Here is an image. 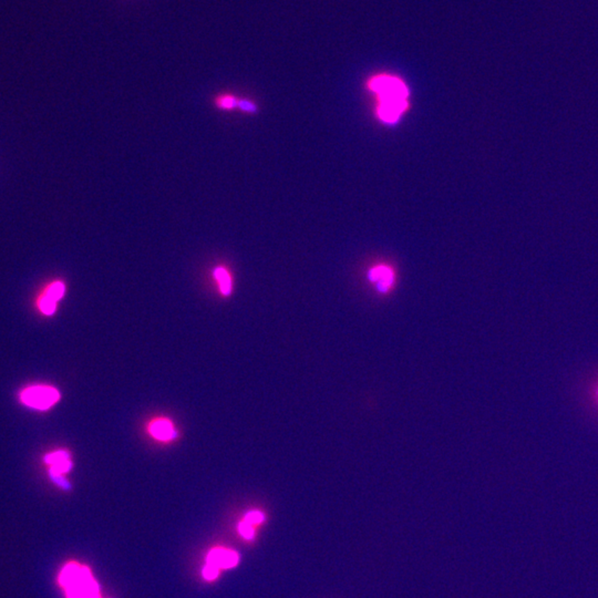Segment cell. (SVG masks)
I'll use <instances>...</instances> for the list:
<instances>
[{
  "label": "cell",
  "mask_w": 598,
  "mask_h": 598,
  "mask_svg": "<svg viewBox=\"0 0 598 598\" xmlns=\"http://www.w3.org/2000/svg\"><path fill=\"white\" fill-rule=\"evenodd\" d=\"M365 88L375 97V118L382 125H397L411 108L410 91L400 77L376 74L368 79Z\"/></svg>",
  "instance_id": "6da1fadb"
},
{
  "label": "cell",
  "mask_w": 598,
  "mask_h": 598,
  "mask_svg": "<svg viewBox=\"0 0 598 598\" xmlns=\"http://www.w3.org/2000/svg\"><path fill=\"white\" fill-rule=\"evenodd\" d=\"M60 584L68 598H97V588L89 572L77 564H69L60 575Z\"/></svg>",
  "instance_id": "7a4b0ae2"
},
{
  "label": "cell",
  "mask_w": 598,
  "mask_h": 598,
  "mask_svg": "<svg viewBox=\"0 0 598 598\" xmlns=\"http://www.w3.org/2000/svg\"><path fill=\"white\" fill-rule=\"evenodd\" d=\"M22 402L30 408L47 410L52 408L60 399V393L50 386H33L26 388L20 395Z\"/></svg>",
  "instance_id": "3957f363"
},
{
  "label": "cell",
  "mask_w": 598,
  "mask_h": 598,
  "mask_svg": "<svg viewBox=\"0 0 598 598\" xmlns=\"http://www.w3.org/2000/svg\"><path fill=\"white\" fill-rule=\"evenodd\" d=\"M368 279L378 292L387 294L395 285V271L390 266L379 264L369 269Z\"/></svg>",
  "instance_id": "277c9868"
},
{
  "label": "cell",
  "mask_w": 598,
  "mask_h": 598,
  "mask_svg": "<svg viewBox=\"0 0 598 598\" xmlns=\"http://www.w3.org/2000/svg\"><path fill=\"white\" fill-rule=\"evenodd\" d=\"M210 565L215 566V567H225L230 569L237 564V555L232 551L223 550V549H217V550L212 551L210 553L209 558Z\"/></svg>",
  "instance_id": "5b68a950"
},
{
  "label": "cell",
  "mask_w": 598,
  "mask_h": 598,
  "mask_svg": "<svg viewBox=\"0 0 598 598\" xmlns=\"http://www.w3.org/2000/svg\"><path fill=\"white\" fill-rule=\"evenodd\" d=\"M150 432H151L152 436L157 440H161V441H168V440L173 438L174 434H175L173 425L168 420L164 419L157 420L152 423L151 427H150Z\"/></svg>",
  "instance_id": "8992f818"
},
{
  "label": "cell",
  "mask_w": 598,
  "mask_h": 598,
  "mask_svg": "<svg viewBox=\"0 0 598 598\" xmlns=\"http://www.w3.org/2000/svg\"><path fill=\"white\" fill-rule=\"evenodd\" d=\"M214 276L219 283V290L222 292L223 295H230V290H232V281H230L228 272L223 267L215 268Z\"/></svg>",
  "instance_id": "52a82bcc"
},
{
  "label": "cell",
  "mask_w": 598,
  "mask_h": 598,
  "mask_svg": "<svg viewBox=\"0 0 598 598\" xmlns=\"http://www.w3.org/2000/svg\"><path fill=\"white\" fill-rule=\"evenodd\" d=\"M239 99L235 95L226 93V95H221L215 99V104L217 108L221 110H233L239 106Z\"/></svg>",
  "instance_id": "ba28073f"
},
{
  "label": "cell",
  "mask_w": 598,
  "mask_h": 598,
  "mask_svg": "<svg viewBox=\"0 0 598 598\" xmlns=\"http://www.w3.org/2000/svg\"><path fill=\"white\" fill-rule=\"evenodd\" d=\"M65 294V285L63 283L56 282L49 286L46 295L52 298V301H58L61 299Z\"/></svg>",
  "instance_id": "9c48e42d"
},
{
  "label": "cell",
  "mask_w": 598,
  "mask_h": 598,
  "mask_svg": "<svg viewBox=\"0 0 598 598\" xmlns=\"http://www.w3.org/2000/svg\"><path fill=\"white\" fill-rule=\"evenodd\" d=\"M69 461L68 453L65 451H57L47 455L46 462L52 466H59L61 463Z\"/></svg>",
  "instance_id": "30bf717a"
},
{
  "label": "cell",
  "mask_w": 598,
  "mask_h": 598,
  "mask_svg": "<svg viewBox=\"0 0 598 598\" xmlns=\"http://www.w3.org/2000/svg\"><path fill=\"white\" fill-rule=\"evenodd\" d=\"M56 303H57V301H52V298L45 295L44 297L41 298L40 303H39V307H40L41 311H42L44 314L52 315L54 311H56Z\"/></svg>",
  "instance_id": "8fae6325"
},
{
  "label": "cell",
  "mask_w": 598,
  "mask_h": 598,
  "mask_svg": "<svg viewBox=\"0 0 598 598\" xmlns=\"http://www.w3.org/2000/svg\"><path fill=\"white\" fill-rule=\"evenodd\" d=\"M237 108H239L241 111L245 112V113H255V112L258 111V106L255 104V102H253V101L251 100H247V99L239 100Z\"/></svg>",
  "instance_id": "7c38bea8"
},
{
  "label": "cell",
  "mask_w": 598,
  "mask_h": 598,
  "mask_svg": "<svg viewBox=\"0 0 598 598\" xmlns=\"http://www.w3.org/2000/svg\"><path fill=\"white\" fill-rule=\"evenodd\" d=\"M264 515L260 513V512H251L249 514L245 517V521L249 522L251 526H256V524H260V523L263 522Z\"/></svg>",
  "instance_id": "4fadbf2b"
},
{
  "label": "cell",
  "mask_w": 598,
  "mask_h": 598,
  "mask_svg": "<svg viewBox=\"0 0 598 598\" xmlns=\"http://www.w3.org/2000/svg\"><path fill=\"white\" fill-rule=\"evenodd\" d=\"M239 530H241L242 535L245 537V539H252L253 535H254V530H253V526H251L249 522L246 521H244L243 523L239 524Z\"/></svg>",
  "instance_id": "5bb4252c"
},
{
  "label": "cell",
  "mask_w": 598,
  "mask_h": 598,
  "mask_svg": "<svg viewBox=\"0 0 598 598\" xmlns=\"http://www.w3.org/2000/svg\"><path fill=\"white\" fill-rule=\"evenodd\" d=\"M219 575V569L215 567L213 565H207L205 569H204V576H205L206 579H209V581H212V579H215Z\"/></svg>",
  "instance_id": "9a60e30c"
}]
</instances>
